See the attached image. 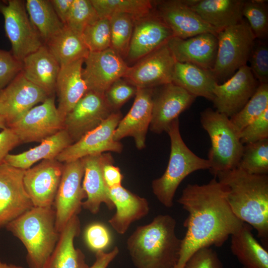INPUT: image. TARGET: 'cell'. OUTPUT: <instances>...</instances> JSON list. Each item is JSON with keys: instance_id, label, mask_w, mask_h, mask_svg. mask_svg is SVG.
<instances>
[{"instance_id": "cell-14", "label": "cell", "mask_w": 268, "mask_h": 268, "mask_svg": "<svg viewBox=\"0 0 268 268\" xmlns=\"http://www.w3.org/2000/svg\"><path fill=\"white\" fill-rule=\"evenodd\" d=\"M259 84L249 66L241 67L223 83L216 85L212 101L214 107L230 118L246 104Z\"/></svg>"}, {"instance_id": "cell-24", "label": "cell", "mask_w": 268, "mask_h": 268, "mask_svg": "<svg viewBox=\"0 0 268 268\" xmlns=\"http://www.w3.org/2000/svg\"><path fill=\"white\" fill-rule=\"evenodd\" d=\"M167 44L176 62L212 69L218 48L216 35L204 33L185 39L172 37Z\"/></svg>"}, {"instance_id": "cell-13", "label": "cell", "mask_w": 268, "mask_h": 268, "mask_svg": "<svg viewBox=\"0 0 268 268\" xmlns=\"http://www.w3.org/2000/svg\"><path fill=\"white\" fill-rule=\"evenodd\" d=\"M115 111L104 94L87 91L65 117L64 129L73 143L98 127Z\"/></svg>"}, {"instance_id": "cell-50", "label": "cell", "mask_w": 268, "mask_h": 268, "mask_svg": "<svg viewBox=\"0 0 268 268\" xmlns=\"http://www.w3.org/2000/svg\"><path fill=\"white\" fill-rule=\"evenodd\" d=\"M119 253L117 247L108 253L100 251L95 253V261L93 264L88 268H107L109 264L117 257Z\"/></svg>"}, {"instance_id": "cell-12", "label": "cell", "mask_w": 268, "mask_h": 268, "mask_svg": "<svg viewBox=\"0 0 268 268\" xmlns=\"http://www.w3.org/2000/svg\"><path fill=\"white\" fill-rule=\"evenodd\" d=\"M176 61L167 43L129 67L123 78L137 88H152L172 82Z\"/></svg>"}, {"instance_id": "cell-31", "label": "cell", "mask_w": 268, "mask_h": 268, "mask_svg": "<svg viewBox=\"0 0 268 268\" xmlns=\"http://www.w3.org/2000/svg\"><path fill=\"white\" fill-rule=\"evenodd\" d=\"M172 82L196 96L213 99V90L218 84L211 70L195 65L176 62Z\"/></svg>"}, {"instance_id": "cell-7", "label": "cell", "mask_w": 268, "mask_h": 268, "mask_svg": "<svg viewBox=\"0 0 268 268\" xmlns=\"http://www.w3.org/2000/svg\"><path fill=\"white\" fill-rule=\"evenodd\" d=\"M218 48L211 71L218 83L232 76L246 65L256 39L245 19L239 23L220 30Z\"/></svg>"}, {"instance_id": "cell-48", "label": "cell", "mask_w": 268, "mask_h": 268, "mask_svg": "<svg viewBox=\"0 0 268 268\" xmlns=\"http://www.w3.org/2000/svg\"><path fill=\"white\" fill-rule=\"evenodd\" d=\"M20 143L18 136L10 128H7L0 132V165L5 162L9 152Z\"/></svg>"}, {"instance_id": "cell-29", "label": "cell", "mask_w": 268, "mask_h": 268, "mask_svg": "<svg viewBox=\"0 0 268 268\" xmlns=\"http://www.w3.org/2000/svg\"><path fill=\"white\" fill-rule=\"evenodd\" d=\"M80 232V222L76 215L60 232L55 248L43 268H88L84 254L74 244Z\"/></svg>"}, {"instance_id": "cell-19", "label": "cell", "mask_w": 268, "mask_h": 268, "mask_svg": "<svg viewBox=\"0 0 268 268\" xmlns=\"http://www.w3.org/2000/svg\"><path fill=\"white\" fill-rule=\"evenodd\" d=\"M155 12L172 32L173 37L187 39L211 33L217 36L219 31L212 27L182 0L155 1Z\"/></svg>"}, {"instance_id": "cell-30", "label": "cell", "mask_w": 268, "mask_h": 268, "mask_svg": "<svg viewBox=\"0 0 268 268\" xmlns=\"http://www.w3.org/2000/svg\"><path fill=\"white\" fill-rule=\"evenodd\" d=\"M72 143L68 133L63 129L28 150L17 154L9 153L6 157L5 162L14 167L27 170L40 160L56 159L61 152Z\"/></svg>"}, {"instance_id": "cell-43", "label": "cell", "mask_w": 268, "mask_h": 268, "mask_svg": "<svg viewBox=\"0 0 268 268\" xmlns=\"http://www.w3.org/2000/svg\"><path fill=\"white\" fill-rule=\"evenodd\" d=\"M137 88L124 79L114 82L105 92L104 95L110 105L115 111L121 107L134 96Z\"/></svg>"}, {"instance_id": "cell-35", "label": "cell", "mask_w": 268, "mask_h": 268, "mask_svg": "<svg viewBox=\"0 0 268 268\" xmlns=\"http://www.w3.org/2000/svg\"><path fill=\"white\" fill-rule=\"evenodd\" d=\"M100 18H109L114 13H124L135 20L154 10L155 1L149 0H90Z\"/></svg>"}, {"instance_id": "cell-36", "label": "cell", "mask_w": 268, "mask_h": 268, "mask_svg": "<svg viewBox=\"0 0 268 268\" xmlns=\"http://www.w3.org/2000/svg\"><path fill=\"white\" fill-rule=\"evenodd\" d=\"M268 109V83L260 84L256 92L243 108L231 117L233 127L239 133Z\"/></svg>"}, {"instance_id": "cell-18", "label": "cell", "mask_w": 268, "mask_h": 268, "mask_svg": "<svg viewBox=\"0 0 268 268\" xmlns=\"http://www.w3.org/2000/svg\"><path fill=\"white\" fill-rule=\"evenodd\" d=\"M63 168V163L54 159L42 160L25 170L23 184L33 206L53 207Z\"/></svg>"}, {"instance_id": "cell-21", "label": "cell", "mask_w": 268, "mask_h": 268, "mask_svg": "<svg viewBox=\"0 0 268 268\" xmlns=\"http://www.w3.org/2000/svg\"><path fill=\"white\" fill-rule=\"evenodd\" d=\"M153 94L152 88H137L131 109L120 120L115 131V141L131 136L138 149L145 146L146 136L151 120Z\"/></svg>"}, {"instance_id": "cell-47", "label": "cell", "mask_w": 268, "mask_h": 268, "mask_svg": "<svg viewBox=\"0 0 268 268\" xmlns=\"http://www.w3.org/2000/svg\"><path fill=\"white\" fill-rule=\"evenodd\" d=\"M183 268H224L218 254L210 247L201 248L188 260Z\"/></svg>"}, {"instance_id": "cell-10", "label": "cell", "mask_w": 268, "mask_h": 268, "mask_svg": "<svg viewBox=\"0 0 268 268\" xmlns=\"http://www.w3.org/2000/svg\"><path fill=\"white\" fill-rule=\"evenodd\" d=\"M122 118L120 111L114 112L98 127L65 149L56 159L65 163L106 152L121 153L123 145L114 140V134Z\"/></svg>"}, {"instance_id": "cell-25", "label": "cell", "mask_w": 268, "mask_h": 268, "mask_svg": "<svg viewBox=\"0 0 268 268\" xmlns=\"http://www.w3.org/2000/svg\"><path fill=\"white\" fill-rule=\"evenodd\" d=\"M108 194L116 208L115 213L108 222L119 234H124L133 222L148 213L149 207L147 200L122 185L108 188Z\"/></svg>"}, {"instance_id": "cell-46", "label": "cell", "mask_w": 268, "mask_h": 268, "mask_svg": "<svg viewBox=\"0 0 268 268\" xmlns=\"http://www.w3.org/2000/svg\"><path fill=\"white\" fill-rule=\"evenodd\" d=\"M22 62L11 51L0 49V90L4 89L22 71Z\"/></svg>"}, {"instance_id": "cell-42", "label": "cell", "mask_w": 268, "mask_h": 268, "mask_svg": "<svg viewBox=\"0 0 268 268\" xmlns=\"http://www.w3.org/2000/svg\"><path fill=\"white\" fill-rule=\"evenodd\" d=\"M250 68L260 84L268 83V46L263 40L255 39L249 56Z\"/></svg>"}, {"instance_id": "cell-3", "label": "cell", "mask_w": 268, "mask_h": 268, "mask_svg": "<svg viewBox=\"0 0 268 268\" xmlns=\"http://www.w3.org/2000/svg\"><path fill=\"white\" fill-rule=\"evenodd\" d=\"M176 220L159 214L149 224L136 227L127 241V248L136 268H175L182 239L176 234Z\"/></svg>"}, {"instance_id": "cell-15", "label": "cell", "mask_w": 268, "mask_h": 268, "mask_svg": "<svg viewBox=\"0 0 268 268\" xmlns=\"http://www.w3.org/2000/svg\"><path fill=\"white\" fill-rule=\"evenodd\" d=\"M25 170L0 165V228L33 206L23 184Z\"/></svg>"}, {"instance_id": "cell-52", "label": "cell", "mask_w": 268, "mask_h": 268, "mask_svg": "<svg viewBox=\"0 0 268 268\" xmlns=\"http://www.w3.org/2000/svg\"><path fill=\"white\" fill-rule=\"evenodd\" d=\"M0 268H24L23 267L14 264H8L3 262L0 258Z\"/></svg>"}, {"instance_id": "cell-22", "label": "cell", "mask_w": 268, "mask_h": 268, "mask_svg": "<svg viewBox=\"0 0 268 268\" xmlns=\"http://www.w3.org/2000/svg\"><path fill=\"white\" fill-rule=\"evenodd\" d=\"M81 160L84 167L82 185L86 194V200L83 201L82 207L92 214H96L103 203L109 209L113 210L115 206L109 196L103 173L106 164L114 163L112 155L109 152H104L87 156Z\"/></svg>"}, {"instance_id": "cell-20", "label": "cell", "mask_w": 268, "mask_h": 268, "mask_svg": "<svg viewBox=\"0 0 268 268\" xmlns=\"http://www.w3.org/2000/svg\"><path fill=\"white\" fill-rule=\"evenodd\" d=\"M196 97L173 82L162 85L153 94L149 128L160 134L167 131L170 124L194 102Z\"/></svg>"}, {"instance_id": "cell-32", "label": "cell", "mask_w": 268, "mask_h": 268, "mask_svg": "<svg viewBox=\"0 0 268 268\" xmlns=\"http://www.w3.org/2000/svg\"><path fill=\"white\" fill-rule=\"evenodd\" d=\"M253 228L244 222L231 235V251L243 268H268V252L252 233Z\"/></svg>"}, {"instance_id": "cell-40", "label": "cell", "mask_w": 268, "mask_h": 268, "mask_svg": "<svg viewBox=\"0 0 268 268\" xmlns=\"http://www.w3.org/2000/svg\"><path fill=\"white\" fill-rule=\"evenodd\" d=\"M99 19L90 0H73L65 25L81 35L88 26Z\"/></svg>"}, {"instance_id": "cell-37", "label": "cell", "mask_w": 268, "mask_h": 268, "mask_svg": "<svg viewBox=\"0 0 268 268\" xmlns=\"http://www.w3.org/2000/svg\"><path fill=\"white\" fill-rule=\"evenodd\" d=\"M111 34V48L123 59L127 58L135 19L130 15L114 13L108 18Z\"/></svg>"}, {"instance_id": "cell-2", "label": "cell", "mask_w": 268, "mask_h": 268, "mask_svg": "<svg viewBox=\"0 0 268 268\" xmlns=\"http://www.w3.org/2000/svg\"><path fill=\"white\" fill-rule=\"evenodd\" d=\"M215 177L226 189V198L233 213L254 228L258 237L268 244V176L250 174L235 168Z\"/></svg>"}, {"instance_id": "cell-27", "label": "cell", "mask_w": 268, "mask_h": 268, "mask_svg": "<svg viewBox=\"0 0 268 268\" xmlns=\"http://www.w3.org/2000/svg\"><path fill=\"white\" fill-rule=\"evenodd\" d=\"M243 0H185L184 2L207 24L220 31L244 19Z\"/></svg>"}, {"instance_id": "cell-16", "label": "cell", "mask_w": 268, "mask_h": 268, "mask_svg": "<svg viewBox=\"0 0 268 268\" xmlns=\"http://www.w3.org/2000/svg\"><path fill=\"white\" fill-rule=\"evenodd\" d=\"M49 97L44 90L27 80L21 72L1 90L0 115L8 128Z\"/></svg>"}, {"instance_id": "cell-33", "label": "cell", "mask_w": 268, "mask_h": 268, "mask_svg": "<svg viewBox=\"0 0 268 268\" xmlns=\"http://www.w3.org/2000/svg\"><path fill=\"white\" fill-rule=\"evenodd\" d=\"M45 45L60 67L80 59L84 60L89 53L81 35L66 25Z\"/></svg>"}, {"instance_id": "cell-53", "label": "cell", "mask_w": 268, "mask_h": 268, "mask_svg": "<svg viewBox=\"0 0 268 268\" xmlns=\"http://www.w3.org/2000/svg\"><path fill=\"white\" fill-rule=\"evenodd\" d=\"M7 125L3 118L0 115V129L2 130L7 128Z\"/></svg>"}, {"instance_id": "cell-26", "label": "cell", "mask_w": 268, "mask_h": 268, "mask_svg": "<svg viewBox=\"0 0 268 268\" xmlns=\"http://www.w3.org/2000/svg\"><path fill=\"white\" fill-rule=\"evenodd\" d=\"M22 65L21 72L27 80L54 96L61 67L45 44L25 57Z\"/></svg>"}, {"instance_id": "cell-6", "label": "cell", "mask_w": 268, "mask_h": 268, "mask_svg": "<svg viewBox=\"0 0 268 268\" xmlns=\"http://www.w3.org/2000/svg\"><path fill=\"white\" fill-rule=\"evenodd\" d=\"M201 123L211 140L207 159L211 173L215 176L219 172L236 168L244 145L230 119L208 108L201 113Z\"/></svg>"}, {"instance_id": "cell-34", "label": "cell", "mask_w": 268, "mask_h": 268, "mask_svg": "<svg viewBox=\"0 0 268 268\" xmlns=\"http://www.w3.org/2000/svg\"><path fill=\"white\" fill-rule=\"evenodd\" d=\"M25 6L30 20L44 44L64 27L50 0H26Z\"/></svg>"}, {"instance_id": "cell-4", "label": "cell", "mask_w": 268, "mask_h": 268, "mask_svg": "<svg viewBox=\"0 0 268 268\" xmlns=\"http://www.w3.org/2000/svg\"><path fill=\"white\" fill-rule=\"evenodd\" d=\"M5 227L25 247L29 268H43L60 234L54 207L33 206Z\"/></svg>"}, {"instance_id": "cell-44", "label": "cell", "mask_w": 268, "mask_h": 268, "mask_svg": "<svg viewBox=\"0 0 268 268\" xmlns=\"http://www.w3.org/2000/svg\"><path fill=\"white\" fill-rule=\"evenodd\" d=\"M239 136L243 145L268 138V109L245 127Z\"/></svg>"}, {"instance_id": "cell-54", "label": "cell", "mask_w": 268, "mask_h": 268, "mask_svg": "<svg viewBox=\"0 0 268 268\" xmlns=\"http://www.w3.org/2000/svg\"><path fill=\"white\" fill-rule=\"evenodd\" d=\"M1 91V90H0V94Z\"/></svg>"}, {"instance_id": "cell-11", "label": "cell", "mask_w": 268, "mask_h": 268, "mask_svg": "<svg viewBox=\"0 0 268 268\" xmlns=\"http://www.w3.org/2000/svg\"><path fill=\"white\" fill-rule=\"evenodd\" d=\"M20 143L41 142L64 129L63 120L55 104L54 96L26 112L9 127Z\"/></svg>"}, {"instance_id": "cell-45", "label": "cell", "mask_w": 268, "mask_h": 268, "mask_svg": "<svg viewBox=\"0 0 268 268\" xmlns=\"http://www.w3.org/2000/svg\"><path fill=\"white\" fill-rule=\"evenodd\" d=\"M84 236L88 248L95 253L104 251L111 242L109 230L104 224L98 222L89 225L85 230Z\"/></svg>"}, {"instance_id": "cell-5", "label": "cell", "mask_w": 268, "mask_h": 268, "mask_svg": "<svg viewBox=\"0 0 268 268\" xmlns=\"http://www.w3.org/2000/svg\"><path fill=\"white\" fill-rule=\"evenodd\" d=\"M166 132L171 143L168 164L164 174L154 180L151 186L159 202L170 208L173 205L176 191L182 181L194 172L209 170L210 164L207 159L195 154L185 143L180 132L179 118L170 124Z\"/></svg>"}, {"instance_id": "cell-55", "label": "cell", "mask_w": 268, "mask_h": 268, "mask_svg": "<svg viewBox=\"0 0 268 268\" xmlns=\"http://www.w3.org/2000/svg\"></svg>"}, {"instance_id": "cell-1", "label": "cell", "mask_w": 268, "mask_h": 268, "mask_svg": "<svg viewBox=\"0 0 268 268\" xmlns=\"http://www.w3.org/2000/svg\"><path fill=\"white\" fill-rule=\"evenodd\" d=\"M178 202L189 214L184 223L186 232L175 268H183L201 248L222 246L244 223L231 210L225 188L215 177L206 184H188Z\"/></svg>"}, {"instance_id": "cell-38", "label": "cell", "mask_w": 268, "mask_h": 268, "mask_svg": "<svg viewBox=\"0 0 268 268\" xmlns=\"http://www.w3.org/2000/svg\"><path fill=\"white\" fill-rule=\"evenodd\" d=\"M236 168L250 174L268 175V138L245 144Z\"/></svg>"}, {"instance_id": "cell-9", "label": "cell", "mask_w": 268, "mask_h": 268, "mask_svg": "<svg viewBox=\"0 0 268 268\" xmlns=\"http://www.w3.org/2000/svg\"><path fill=\"white\" fill-rule=\"evenodd\" d=\"M84 167L81 159L63 163V173L53 207L56 225L61 232L70 219L78 215L86 194L82 187Z\"/></svg>"}, {"instance_id": "cell-41", "label": "cell", "mask_w": 268, "mask_h": 268, "mask_svg": "<svg viewBox=\"0 0 268 268\" xmlns=\"http://www.w3.org/2000/svg\"><path fill=\"white\" fill-rule=\"evenodd\" d=\"M84 43L90 52H97L111 48V34L108 18H100L88 26L81 34Z\"/></svg>"}, {"instance_id": "cell-23", "label": "cell", "mask_w": 268, "mask_h": 268, "mask_svg": "<svg viewBox=\"0 0 268 268\" xmlns=\"http://www.w3.org/2000/svg\"><path fill=\"white\" fill-rule=\"evenodd\" d=\"M172 37V32L154 9L134 20L127 58L130 61H137L167 43Z\"/></svg>"}, {"instance_id": "cell-51", "label": "cell", "mask_w": 268, "mask_h": 268, "mask_svg": "<svg viewBox=\"0 0 268 268\" xmlns=\"http://www.w3.org/2000/svg\"><path fill=\"white\" fill-rule=\"evenodd\" d=\"M53 7L65 25L73 0H50Z\"/></svg>"}, {"instance_id": "cell-17", "label": "cell", "mask_w": 268, "mask_h": 268, "mask_svg": "<svg viewBox=\"0 0 268 268\" xmlns=\"http://www.w3.org/2000/svg\"><path fill=\"white\" fill-rule=\"evenodd\" d=\"M84 63L85 67L82 68V75L87 91L102 94L116 80L123 78L129 67L111 48L100 52H89Z\"/></svg>"}, {"instance_id": "cell-39", "label": "cell", "mask_w": 268, "mask_h": 268, "mask_svg": "<svg viewBox=\"0 0 268 268\" xmlns=\"http://www.w3.org/2000/svg\"><path fill=\"white\" fill-rule=\"evenodd\" d=\"M242 14L256 39L268 38V10L266 0H245Z\"/></svg>"}, {"instance_id": "cell-28", "label": "cell", "mask_w": 268, "mask_h": 268, "mask_svg": "<svg viewBox=\"0 0 268 268\" xmlns=\"http://www.w3.org/2000/svg\"><path fill=\"white\" fill-rule=\"evenodd\" d=\"M84 59L61 67L57 79L55 92L58 97L57 107L62 120L87 91L82 75Z\"/></svg>"}, {"instance_id": "cell-8", "label": "cell", "mask_w": 268, "mask_h": 268, "mask_svg": "<svg viewBox=\"0 0 268 268\" xmlns=\"http://www.w3.org/2000/svg\"><path fill=\"white\" fill-rule=\"evenodd\" d=\"M0 13L4 18L6 35L11 53L20 62L37 50L43 43L28 15L25 1L0 0Z\"/></svg>"}, {"instance_id": "cell-49", "label": "cell", "mask_w": 268, "mask_h": 268, "mask_svg": "<svg viewBox=\"0 0 268 268\" xmlns=\"http://www.w3.org/2000/svg\"><path fill=\"white\" fill-rule=\"evenodd\" d=\"M113 164L108 163L103 167L104 179L108 188L121 186L124 178L120 168Z\"/></svg>"}]
</instances>
